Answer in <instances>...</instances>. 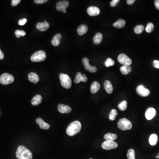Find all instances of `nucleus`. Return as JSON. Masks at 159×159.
<instances>
[{"label":"nucleus","instance_id":"obj_19","mask_svg":"<svg viewBox=\"0 0 159 159\" xmlns=\"http://www.w3.org/2000/svg\"><path fill=\"white\" fill-rule=\"evenodd\" d=\"M88 27L86 24H82L80 25L77 29V32L80 36L84 35V34H86L88 32Z\"/></svg>","mask_w":159,"mask_h":159},{"label":"nucleus","instance_id":"obj_2","mask_svg":"<svg viewBox=\"0 0 159 159\" xmlns=\"http://www.w3.org/2000/svg\"><path fill=\"white\" fill-rule=\"evenodd\" d=\"M82 129V124L78 121H74L68 126L66 129V133L69 136H74L79 133Z\"/></svg>","mask_w":159,"mask_h":159},{"label":"nucleus","instance_id":"obj_31","mask_svg":"<svg viewBox=\"0 0 159 159\" xmlns=\"http://www.w3.org/2000/svg\"><path fill=\"white\" fill-rule=\"evenodd\" d=\"M118 115V112L117 110L115 109H112L110 111V114L109 115L110 120L111 121H114L116 118V116Z\"/></svg>","mask_w":159,"mask_h":159},{"label":"nucleus","instance_id":"obj_18","mask_svg":"<svg viewBox=\"0 0 159 159\" xmlns=\"http://www.w3.org/2000/svg\"><path fill=\"white\" fill-rule=\"evenodd\" d=\"M28 77L29 81L34 83L37 84L39 81V78L38 75L36 73L33 72L29 73L28 75Z\"/></svg>","mask_w":159,"mask_h":159},{"label":"nucleus","instance_id":"obj_16","mask_svg":"<svg viewBox=\"0 0 159 159\" xmlns=\"http://www.w3.org/2000/svg\"><path fill=\"white\" fill-rule=\"evenodd\" d=\"M36 122L39 126L41 129H48L50 128V125L49 124L45 123L41 118H38L36 119Z\"/></svg>","mask_w":159,"mask_h":159},{"label":"nucleus","instance_id":"obj_1","mask_svg":"<svg viewBox=\"0 0 159 159\" xmlns=\"http://www.w3.org/2000/svg\"><path fill=\"white\" fill-rule=\"evenodd\" d=\"M18 159H32V154L27 148L20 146L18 147L16 152Z\"/></svg>","mask_w":159,"mask_h":159},{"label":"nucleus","instance_id":"obj_20","mask_svg":"<svg viewBox=\"0 0 159 159\" xmlns=\"http://www.w3.org/2000/svg\"><path fill=\"white\" fill-rule=\"evenodd\" d=\"M42 97L40 95H37L35 96L32 99L31 103L33 106L38 105L40 104L42 101Z\"/></svg>","mask_w":159,"mask_h":159},{"label":"nucleus","instance_id":"obj_41","mask_svg":"<svg viewBox=\"0 0 159 159\" xmlns=\"http://www.w3.org/2000/svg\"><path fill=\"white\" fill-rule=\"evenodd\" d=\"M155 5L156 9L159 10V0H156L155 1Z\"/></svg>","mask_w":159,"mask_h":159},{"label":"nucleus","instance_id":"obj_6","mask_svg":"<svg viewBox=\"0 0 159 159\" xmlns=\"http://www.w3.org/2000/svg\"><path fill=\"white\" fill-rule=\"evenodd\" d=\"M14 81L13 75L8 73H5L0 77V83L3 85H8L12 84Z\"/></svg>","mask_w":159,"mask_h":159},{"label":"nucleus","instance_id":"obj_12","mask_svg":"<svg viewBox=\"0 0 159 159\" xmlns=\"http://www.w3.org/2000/svg\"><path fill=\"white\" fill-rule=\"evenodd\" d=\"M156 110L154 108L150 107L146 110L145 116L147 120H150L156 116Z\"/></svg>","mask_w":159,"mask_h":159},{"label":"nucleus","instance_id":"obj_30","mask_svg":"<svg viewBox=\"0 0 159 159\" xmlns=\"http://www.w3.org/2000/svg\"><path fill=\"white\" fill-rule=\"evenodd\" d=\"M145 29L144 26L142 25H138L136 26L134 29V32L137 34H140Z\"/></svg>","mask_w":159,"mask_h":159},{"label":"nucleus","instance_id":"obj_26","mask_svg":"<svg viewBox=\"0 0 159 159\" xmlns=\"http://www.w3.org/2000/svg\"><path fill=\"white\" fill-rule=\"evenodd\" d=\"M100 84L97 82H94L92 83L91 86V92L93 94L96 93L98 91V90L100 89Z\"/></svg>","mask_w":159,"mask_h":159},{"label":"nucleus","instance_id":"obj_11","mask_svg":"<svg viewBox=\"0 0 159 159\" xmlns=\"http://www.w3.org/2000/svg\"><path fill=\"white\" fill-rule=\"evenodd\" d=\"M103 149L105 150H110L116 149L118 147V144L114 141H106L102 145Z\"/></svg>","mask_w":159,"mask_h":159},{"label":"nucleus","instance_id":"obj_36","mask_svg":"<svg viewBox=\"0 0 159 159\" xmlns=\"http://www.w3.org/2000/svg\"><path fill=\"white\" fill-rule=\"evenodd\" d=\"M27 22V20L26 19H22L20 20L19 21L18 24L20 26H23V25L26 24Z\"/></svg>","mask_w":159,"mask_h":159},{"label":"nucleus","instance_id":"obj_42","mask_svg":"<svg viewBox=\"0 0 159 159\" xmlns=\"http://www.w3.org/2000/svg\"><path fill=\"white\" fill-rule=\"evenodd\" d=\"M135 0H127V3L128 5H132L135 2Z\"/></svg>","mask_w":159,"mask_h":159},{"label":"nucleus","instance_id":"obj_22","mask_svg":"<svg viewBox=\"0 0 159 159\" xmlns=\"http://www.w3.org/2000/svg\"><path fill=\"white\" fill-rule=\"evenodd\" d=\"M105 89L107 93L111 94L113 92V88L111 82L109 81H106L104 83Z\"/></svg>","mask_w":159,"mask_h":159},{"label":"nucleus","instance_id":"obj_43","mask_svg":"<svg viewBox=\"0 0 159 159\" xmlns=\"http://www.w3.org/2000/svg\"><path fill=\"white\" fill-rule=\"evenodd\" d=\"M4 55L2 52V51L1 49H0V60H2L4 59Z\"/></svg>","mask_w":159,"mask_h":159},{"label":"nucleus","instance_id":"obj_10","mask_svg":"<svg viewBox=\"0 0 159 159\" xmlns=\"http://www.w3.org/2000/svg\"><path fill=\"white\" fill-rule=\"evenodd\" d=\"M83 64L84 66V68L86 70L91 73H94L97 71V68L95 66L90 65L89 64V61L88 58H85L82 60Z\"/></svg>","mask_w":159,"mask_h":159},{"label":"nucleus","instance_id":"obj_4","mask_svg":"<svg viewBox=\"0 0 159 159\" xmlns=\"http://www.w3.org/2000/svg\"><path fill=\"white\" fill-rule=\"evenodd\" d=\"M46 55L43 51H38L34 53L31 57V60L32 62H40L43 61L46 59Z\"/></svg>","mask_w":159,"mask_h":159},{"label":"nucleus","instance_id":"obj_46","mask_svg":"<svg viewBox=\"0 0 159 159\" xmlns=\"http://www.w3.org/2000/svg\"><path fill=\"white\" fill-rule=\"evenodd\" d=\"M92 159V158H91V159Z\"/></svg>","mask_w":159,"mask_h":159},{"label":"nucleus","instance_id":"obj_5","mask_svg":"<svg viewBox=\"0 0 159 159\" xmlns=\"http://www.w3.org/2000/svg\"><path fill=\"white\" fill-rule=\"evenodd\" d=\"M118 127L121 130H129L132 128V124L127 119L123 118L120 119L118 122Z\"/></svg>","mask_w":159,"mask_h":159},{"label":"nucleus","instance_id":"obj_37","mask_svg":"<svg viewBox=\"0 0 159 159\" xmlns=\"http://www.w3.org/2000/svg\"><path fill=\"white\" fill-rule=\"evenodd\" d=\"M120 1L119 0H113L110 2V6L111 7H115L117 5V3Z\"/></svg>","mask_w":159,"mask_h":159},{"label":"nucleus","instance_id":"obj_3","mask_svg":"<svg viewBox=\"0 0 159 159\" xmlns=\"http://www.w3.org/2000/svg\"><path fill=\"white\" fill-rule=\"evenodd\" d=\"M61 86L66 89H69L72 86V81L70 77L66 74L60 73L59 75Z\"/></svg>","mask_w":159,"mask_h":159},{"label":"nucleus","instance_id":"obj_8","mask_svg":"<svg viewBox=\"0 0 159 159\" xmlns=\"http://www.w3.org/2000/svg\"><path fill=\"white\" fill-rule=\"evenodd\" d=\"M69 2L68 1H61L57 3L56 8L57 10L65 13L66 12V9L69 6Z\"/></svg>","mask_w":159,"mask_h":159},{"label":"nucleus","instance_id":"obj_35","mask_svg":"<svg viewBox=\"0 0 159 159\" xmlns=\"http://www.w3.org/2000/svg\"><path fill=\"white\" fill-rule=\"evenodd\" d=\"M115 62L114 61L112 60L111 58H108L105 62V64L106 67H109L110 66H113L115 64Z\"/></svg>","mask_w":159,"mask_h":159},{"label":"nucleus","instance_id":"obj_29","mask_svg":"<svg viewBox=\"0 0 159 159\" xmlns=\"http://www.w3.org/2000/svg\"><path fill=\"white\" fill-rule=\"evenodd\" d=\"M127 107V102L126 100L123 101L118 105V108L121 111H125L126 110Z\"/></svg>","mask_w":159,"mask_h":159},{"label":"nucleus","instance_id":"obj_7","mask_svg":"<svg viewBox=\"0 0 159 159\" xmlns=\"http://www.w3.org/2000/svg\"><path fill=\"white\" fill-rule=\"evenodd\" d=\"M118 60L120 63L122 64L125 66H129L132 63L131 59L127 55L124 54L119 55Z\"/></svg>","mask_w":159,"mask_h":159},{"label":"nucleus","instance_id":"obj_13","mask_svg":"<svg viewBox=\"0 0 159 159\" xmlns=\"http://www.w3.org/2000/svg\"><path fill=\"white\" fill-rule=\"evenodd\" d=\"M100 11L99 8L96 6H90L87 9V13L90 16H97L100 14Z\"/></svg>","mask_w":159,"mask_h":159},{"label":"nucleus","instance_id":"obj_25","mask_svg":"<svg viewBox=\"0 0 159 159\" xmlns=\"http://www.w3.org/2000/svg\"><path fill=\"white\" fill-rule=\"evenodd\" d=\"M126 21L123 19H119L113 24V27L117 28H122L126 25Z\"/></svg>","mask_w":159,"mask_h":159},{"label":"nucleus","instance_id":"obj_21","mask_svg":"<svg viewBox=\"0 0 159 159\" xmlns=\"http://www.w3.org/2000/svg\"><path fill=\"white\" fill-rule=\"evenodd\" d=\"M61 35L60 34H57L52 39L51 43L55 46H58L60 43L61 39Z\"/></svg>","mask_w":159,"mask_h":159},{"label":"nucleus","instance_id":"obj_14","mask_svg":"<svg viewBox=\"0 0 159 159\" xmlns=\"http://www.w3.org/2000/svg\"><path fill=\"white\" fill-rule=\"evenodd\" d=\"M88 78L84 74H82L80 72H78L76 74V77L74 79V82L76 84L79 83L81 82H86L87 81Z\"/></svg>","mask_w":159,"mask_h":159},{"label":"nucleus","instance_id":"obj_45","mask_svg":"<svg viewBox=\"0 0 159 159\" xmlns=\"http://www.w3.org/2000/svg\"><path fill=\"white\" fill-rule=\"evenodd\" d=\"M158 156H159V154H158Z\"/></svg>","mask_w":159,"mask_h":159},{"label":"nucleus","instance_id":"obj_38","mask_svg":"<svg viewBox=\"0 0 159 159\" xmlns=\"http://www.w3.org/2000/svg\"><path fill=\"white\" fill-rule=\"evenodd\" d=\"M48 1V0H35L34 2L37 4H42L46 3Z\"/></svg>","mask_w":159,"mask_h":159},{"label":"nucleus","instance_id":"obj_27","mask_svg":"<svg viewBox=\"0 0 159 159\" xmlns=\"http://www.w3.org/2000/svg\"><path fill=\"white\" fill-rule=\"evenodd\" d=\"M120 71L123 75H127L131 71V67L129 66H122L120 68Z\"/></svg>","mask_w":159,"mask_h":159},{"label":"nucleus","instance_id":"obj_23","mask_svg":"<svg viewBox=\"0 0 159 159\" xmlns=\"http://www.w3.org/2000/svg\"><path fill=\"white\" fill-rule=\"evenodd\" d=\"M103 39V35L100 33H97L93 37V42L96 45L100 44Z\"/></svg>","mask_w":159,"mask_h":159},{"label":"nucleus","instance_id":"obj_44","mask_svg":"<svg viewBox=\"0 0 159 159\" xmlns=\"http://www.w3.org/2000/svg\"><path fill=\"white\" fill-rule=\"evenodd\" d=\"M156 157L157 159H159V156L158 155L156 156Z\"/></svg>","mask_w":159,"mask_h":159},{"label":"nucleus","instance_id":"obj_33","mask_svg":"<svg viewBox=\"0 0 159 159\" xmlns=\"http://www.w3.org/2000/svg\"><path fill=\"white\" fill-rule=\"evenodd\" d=\"M16 37L19 38L21 36H24L26 35V32L23 30H16L15 32Z\"/></svg>","mask_w":159,"mask_h":159},{"label":"nucleus","instance_id":"obj_28","mask_svg":"<svg viewBox=\"0 0 159 159\" xmlns=\"http://www.w3.org/2000/svg\"><path fill=\"white\" fill-rule=\"evenodd\" d=\"M104 138L106 141H114L117 139V136L114 133H106L104 135Z\"/></svg>","mask_w":159,"mask_h":159},{"label":"nucleus","instance_id":"obj_24","mask_svg":"<svg viewBox=\"0 0 159 159\" xmlns=\"http://www.w3.org/2000/svg\"><path fill=\"white\" fill-rule=\"evenodd\" d=\"M158 141V136L155 133L151 134L149 138V142L151 146H154L156 145Z\"/></svg>","mask_w":159,"mask_h":159},{"label":"nucleus","instance_id":"obj_15","mask_svg":"<svg viewBox=\"0 0 159 159\" xmlns=\"http://www.w3.org/2000/svg\"><path fill=\"white\" fill-rule=\"evenodd\" d=\"M58 109L59 112L61 113L69 114L72 111V109L69 106L65 105L62 104H59L58 105Z\"/></svg>","mask_w":159,"mask_h":159},{"label":"nucleus","instance_id":"obj_17","mask_svg":"<svg viewBox=\"0 0 159 159\" xmlns=\"http://www.w3.org/2000/svg\"><path fill=\"white\" fill-rule=\"evenodd\" d=\"M50 27V24L46 20L44 23H38L36 25V28L38 30L42 32L46 31Z\"/></svg>","mask_w":159,"mask_h":159},{"label":"nucleus","instance_id":"obj_40","mask_svg":"<svg viewBox=\"0 0 159 159\" xmlns=\"http://www.w3.org/2000/svg\"><path fill=\"white\" fill-rule=\"evenodd\" d=\"M153 66L156 69H159V61L158 60H155L153 61Z\"/></svg>","mask_w":159,"mask_h":159},{"label":"nucleus","instance_id":"obj_39","mask_svg":"<svg viewBox=\"0 0 159 159\" xmlns=\"http://www.w3.org/2000/svg\"><path fill=\"white\" fill-rule=\"evenodd\" d=\"M21 2L20 0H13L12 1V5L13 6H15Z\"/></svg>","mask_w":159,"mask_h":159},{"label":"nucleus","instance_id":"obj_32","mask_svg":"<svg viewBox=\"0 0 159 159\" xmlns=\"http://www.w3.org/2000/svg\"><path fill=\"white\" fill-rule=\"evenodd\" d=\"M128 159H136L135 158V151L133 149H130L127 152Z\"/></svg>","mask_w":159,"mask_h":159},{"label":"nucleus","instance_id":"obj_34","mask_svg":"<svg viewBox=\"0 0 159 159\" xmlns=\"http://www.w3.org/2000/svg\"><path fill=\"white\" fill-rule=\"evenodd\" d=\"M154 29V25L152 23H149L146 28V31L147 32L151 33Z\"/></svg>","mask_w":159,"mask_h":159},{"label":"nucleus","instance_id":"obj_9","mask_svg":"<svg viewBox=\"0 0 159 159\" xmlns=\"http://www.w3.org/2000/svg\"><path fill=\"white\" fill-rule=\"evenodd\" d=\"M137 93L142 97H147L150 95V90L146 88L143 85H140L136 88Z\"/></svg>","mask_w":159,"mask_h":159}]
</instances>
